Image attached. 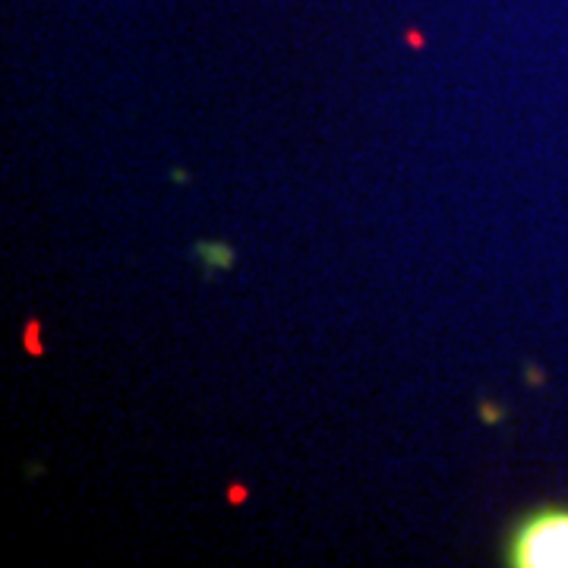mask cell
<instances>
[{"label":"cell","instance_id":"cell-1","mask_svg":"<svg viewBox=\"0 0 568 568\" xmlns=\"http://www.w3.org/2000/svg\"><path fill=\"white\" fill-rule=\"evenodd\" d=\"M506 562L515 568H568V508L530 511L511 530Z\"/></svg>","mask_w":568,"mask_h":568}]
</instances>
